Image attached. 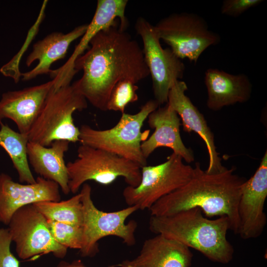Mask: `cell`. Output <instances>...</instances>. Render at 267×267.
<instances>
[{
  "label": "cell",
  "instance_id": "9a60e30c",
  "mask_svg": "<svg viewBox=\"0 0 267 267\" xmlns=\"http://www.w3.org/2000/svg\"><path fill=\"white\" fill-rule=\"evenodd\" d=\"M56 81L54 77L41 85L3 93L0 100V123L4 119H10L19 132L28 134Z\"/></svg>",
  "mask_w": 267,
  "mask_h": 267
},
{
  "label": "cell",
  "instance_id": "d6986e66",
  "mask_svg": "<svg viewBox=\"0 0 267 267\" xmlns=\"http://www.w3.org/2000/svg\"><path fill=\"white\" fill-rule=\"evenodd\" d=\"M88 26H78L66 34L53 32L36 42L27 57L26 64L29 67L36 60L38 63L30 71L21 73L22 80L27 81L41 75L52 74V64L65 57L71 43L84 34Z\"/></svg>",
  "mask_w": 267,
  "mask_h": 267
},
{
  "label": "cell",
  "instance_id": "3957f363",
  "mask_svg": "<svg viewBox=\"0 0 267 267\" xmlns=\"http://www.w3.org/2000/svg\"><path fill=\"white\" fill-rule=\"evenodd\" d=\"M149 229L193 248L209 260L226 264L232 259L234 248L226 237L230 230L225 216L206 217L197 208L166 216H151Z\"/></svg>",
  "mask_w": 267,
  "mask_h": 267
},
{
  "label": "cell",
  "instance_id": "7402d4cb",
  "mask_svg": "<svg viewBox=\"0 0 267 267\" xmlns=\"http://www.w3.org/2000/svg\"><path fill=\"white\" fill-rule=\"evenodd\" d=\"M0 124V146L10 158L20 182L35 183L36 178L30 170L27 157L28 135L16 132L2 122Z\"/></svg>",
  "mask_w": 267,
  "mask_h": 267
},
{
  "label": "cell",
  "instance_id": "5b68a950",
  "mask_svg": "<svg viewBox=\"0 0 267 267\" xmlns=\"http://www.w3.org/2000/svg\"><path fill=\"white\" fill-rule=\"evenodd\" d=\"M154 99L147 101L134 114L123 113L112 128L96 130L88 125L79 128L81 144L102 149L132 161L141 167L147 165L141 149L144 140L141 128L148 115L159 107Z\"/></svg>",
  "mask_w": 267,
  "mask_h": 267
},
{
  "label": "cell",
  "instance_id": "7c38bea8",
  "mask_svg": "<svg viewBox=\"0 0 267 267\" xmlns=\"http://www.w3.org/2000/svg\"><path fill=\"white\" fill-rule=\"evenodd\" d=\"M267 197V152L254 174L243 183L238 206V234L244 239L256 238L263 233L267 219L264 211Z\"/></svg>",
  "mask_w": 267,
  "mask_h": 267
},
{
  "label": "cell",
  "instance_id": "ba28073f",
  "mask_svg": "<svg viewBox=\"0 0 267 267\" xmlns=\"http://www.w3.org/2000/svg\"><path fill=\"white\" fill-rule=\"evenodd\" d=\"M183 161L173 152L161 164L142 167L139 184L128 185L123 190L126 203L138 210H149L160 199L185 184L191 178L194 167Z\"/></svg>",
  "mask_w": 267,
  "mask_h": 267
},
{
  "label": "cell",
  "instance_id": "277c9868",
  "mask_svg": "<svg viewBox=\"0 0 267 267\" xmlns=\"http://www.w3.org/2000/svg\"><path fill=\"white\" fill-rule=\"evenodd\" d=\"M87 107L88 101L73 84H54L28 133L29 141L44 146L57 140L79 141L80 130L73 115Z\"/></svg>",
  "mask_w": 267,
  "mask_h": 267
},
{
  "label": "cell",
  "instance_id": "8fae6325",
  "mask_svg": "<svg viewBox=\"0 0 267 267\" xmlns=\"http://www.w3.org/2000/svg\"><path fill=\"white\" fill-rule=\"evenodd\" d=\"M7 226L16 253L21 259H34L50 253L63 259L67 254L68 249L54 239L47 220L33 204L15 212Z\"/></svg>",
  "mask_w": 267,
  "mask_h": 267
},
{
  "label": "cell",
  "instance_id": "9c48e42d",
  "mask_svg": "<svg viewBox=\"0 0 267 267\" xmlns=\"http://www.w3.org/2000/svg\"><path fill=\"white\" fill-rule=\"evenodd\" d=\"M154 27L160 41L169 45L177 56L195 63L207 48L221 40L217 33L209 29L202 17L193 13L171 14Z\"/></svg>",
  "mask_w": 267,
  "mask_h": 267
},
{
  "label": "cell",
  "instance_id": "e0dca14e",
  "mask_svg": "<svg viewBox=\"0 0 267 267\" xmlns=\"http://www.w3.org/2000/svg\"><path fill=\"white\" fill-rule=\"evenodd\" d=\"M193 254L190 248L162 234L145 240L139 254L116 267H190Z\"/></svg>",
  "mask_w": 267,
  "mask_h": 267
},
{
  "label": "cell",
  "instance_id": "44dd1931",
  "mask_svg": "<svg viewBox=\"0 0 267 267\" xmlns=\"http://www.w3.org/2000/svg\"><path fill=\"white\" fill-rule=\"evenodd\" d=\"M127 0H98L94 16L72 54L60 68L56 70L64 78L72 80L77 72L74 65L77 58L89 47V42L100 31L117 24L116 19L120 20V28L126 30L127 20L125 15Z\"/></svg>",
  "mask_w": 267,
  "mask_h": 267
},
{
  "label": "cell",
  "instance_id": "484cf974",
  "mask_svg": "<svg viewBox=\"0 0 267 267\" xmlns=\"http://www.w3.org/2000/svg\"><path fill=\"white\" fill-rule=\"evenodd\" d=\"M11 235L7 228H0V267H19V262L11 251Z\"/></svg>",
  "mask_w": 267,
  "mask_h": 267
},
{
  "label": "cell",
  "instance_id": "7a4b0ae2",
  "mask_svg": "<svg viewBox=\"0 0 267 267\" xmlns=\"http://www.w3.org/2000/svg\"><path fill=\"white\" fill-rule=\"evenodd\" d=\"M234 171L233 167H225L220 172L208 173L196 162L189 180L153 205L149 209L151 216H169L197 208L210 219L227 217L230 230L238 234V206L241 186L246 179Z\"/></svg>",
  "mask_w": 267,
  "mask_h": 267
},
{
  "label": "cell",
  "instance_id": "4fadbf2b",
  "mask_svg": "<svg viewBox=\"0 0 267 267\" xmlns=\"http://www.w3.org/2000/svg\"><path fill=\"white\" fill-rule=\"evenodd\" d=\"M61 200L59 186L55 182L39 176L34 183L14 181L8 175L0 174V222L6 225L20 208L44 201Z\"/></svg>",
  "mask_w": 267,
  "mask_h": 267
},
{
  "label": "cell",
  "instance_id": "5bb4252c",
  "mask_svg": "<svg viewBox=\"0 0 267 267\" xmlns=\"http://www.w3.org/2000/svg\"><path fill=\"white\" fill-rule=\"evenodd\" d=\"M187 89L184 81H176L169 91L167 104L178 115L183 131L196 133L204 141L209 158L206 172H220L225 167L222 165V159L216 150L214 134L203 115L185 94Z\"/></svg>",
  "mask_w": 267,
  "mask_h": 267
},
{
  "label": "cell",
  "instance_id": "ac0fdd59",
  "mask_svg": "<svg viewBox=\"0 0 267 267\" xmlns=\"http://www.w3.org/2000/svg\"><path fill=\"white\" fill-rule=\"evenodd\" d=\"M207 88V106L213 111L248 101L252 85L245 74H231L218 69L209 68L205 73Z\"/></svg>",
  "mask_w": 267,
  "mask_h": 267
},
{
  "label": "cell",
  "instance_id": "8992f818",
  "mask_svg": "<svg viewBox=\"0 0 267 267\" xmlns=\"http://www.w3.org/2000/svg\"><path fill=\"white\" fill-rule=\"evenodd\" d=\"M70 192L77 194L87 181L108 185L123 177L128 186L135 187L141 180L138 164L107 151L81 144L77 158L66 164Z\"/></svg>",
  "mask_w": 267,
  "mask_h": 267
},
{
  "label": "cell",
  "instance_id": "30bf717a",
  "mask_svg": "<svg viewBox=\"0 0 267 267\" xmlns=\"http://www.w3.org/2000/svg\"><path fill=\"white\" fill-rule=\"evenodd\" d=\"M135 29L142 41L144 58L151 77L154 100L159 106L167 103L171 88L183 78L185 65L170 48L162 47L154 26L144 18H137Z\"/></svg>",
  "mask_w": 267,
  "mask_h": 267
},
{
  "label": "cell",
  "instance_id": "83f0119b",
  "mask_svg": "<svg viewBox=\"0 0 267 267\" xmlns=\"http://www.w3.org/2000/svg\"><path fill=\"white\" fill-rule=\"evenodd\" d=\"M56 267H86V266L80 260H77L71 262L61 261ZM107 267H116V265H112Z\"/></svg>",
  "mask_w": 267,
  "mask_h": 267
},
{
  "label": "cell",
  "instance_id": "6da1fadb",
  "mask_svg": "<svg viewBox=\"0 0 267 267\" xmlns=\"http://www.w3.org/2000/svg\"><path fill=\"white\" fill-rule=\"evenodd\" d=\"M74 68L83 74L73 84L87 101L102 111H107L111 92L119 82L130 80L136 84L150 75L139 44L117 24L92 38Z\"/></svg>",
  "mask_w": 267,
  "mask_h": 267
},
{
  "label": "cell",
  "instance_id": "cb8c5ba5",
  "mask_svg": "<svg viewBox=\"0 0 267 267\" xmlns=\"http://www.w3.org/2000/svg\"><path fill=\"white\" fill-rule=\"evenodd\" d=\"M51 234L60 245L67 249L80 250L83 240L82 226L47 220Z\"/></svg>",
  "mask_w": 267,
  "mask_h": 267
},
{
  "label": "cell",
  "instance_id": "2e32d148",
  "mask_svg": "<svg viewBox=\"0 0 267 267\" xmlns=\"http://www.w3.org/2000/svg\"><path fill=\"white\" fill-rule=\"evenodd\" d=\"M147 122L154 131L141 144L142 153L146 159L157 148L166 147L181 156L187 163L194 161L192 150L186 147L181 138L180 119L167 103L152 112L147 117Z\"/></svg>",
  "mask_w": 267,
  "mask_h": 267
},
{
  "label": "cell",
  "instance_id": "4316f807",
  "mask_svg": "<svg viewBox=\"0 0 267 267\" xmlns=\"http://www.w3.org/2000/svg\"><path fill=\"white\" fill-rule=\"evenodd\" d=\"M263 1V0H224L221 5V12L222 14L236 17Z\"/></svg>",
  "mask_w": 267,
  "mask_h": 267
},
{
  "label": "cell",
  "instance_id": "d4e9b609",
  "mask_svg": "<svg viewBox=\"0 0 267 267\" xmlns=\"http://www.w3.org/2000/svg\"><path fill=\"white\" fill-rule=\"evenodd\" d=\"M138 88L130 80L119 82L113 88L109 96L107 110L124 113L127 106L138 100L136 90Z\"/></svg>",
  "mask_w": 267,
  "mask_h": 267
},
{
  "label": "cell",
  "instance_id": "603a6c76",
  "mask_svg": "<svg viewBox=\"0 0 267 267\" xmlns=\"http://www.w3.org/2000/svg\"><path fill=\"white\" fill-rule=\"evenodd\" d=\"M33 205L47 220L82 226L83 211L80 192L66 200L44 201Z\"/></svg>",
  "mask_w": 267,
  "mask_h": 267
},
{
  "label": "cell",
  "instance_id": "52a82bcc",
  "mask_svg": "<svg viewBox=\"0 0 267 267\" xmlns=\"http://www.w3.org/2000/svg\"><path fill=\"white\" fill-rule=\"evenodd\" d=\"M80 193L83 211V240L79 250L82 257H94L99 251L98 241L109 236L120 238L128 246L135 244L137 223L134 220L127 223L126 221L138 210L136 206L104 212L94 205L91 198V187L88 183L82 185Z\"/></svg>",
  "mask_w": 267,
  "mask_h": 267
},
{
  "label": "cell",
  "instance_id": "ffe728a7",
  "mask_svg": "<svg viewBox=\"0 0 267 267\" xmlns=\"http://www.w3.org/2000/svg\"><path fill=\"white\" fill-rule=\"evenodd\" d=\"M65 140H57L50 146H44L29 141L27 153L29 165L36 174L57 183L62 192H70L69 177L64 157L69 146Z\"/></svg>",
  "mask_w": 267,
  "mask_h": 267
}]
</instances>
